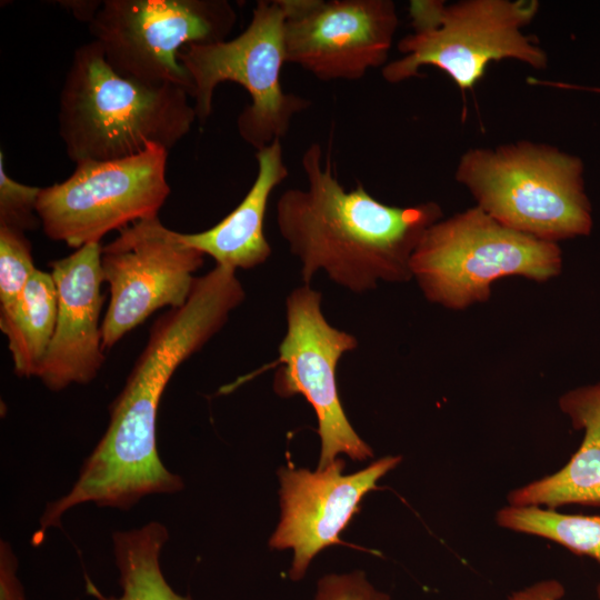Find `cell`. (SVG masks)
<instances>
[{
	"instance_id": "6da1fadb",
	"label": "cell",
	"mask_w": 600,
	"mask_h": 600,
	"mask_svg": "<svg viewBox=\"0 0 600 600\" xmlns=\"http://www.w3.org/2000/svg\"><path fill=\"white\" fill-rule=\"evenodd\" d=\"M244 298L236 270L216 264L196 278L182 307L169 309L153 322L144 349L110 404L104 434L71 489L46 507L38 533L60 527L63 514L82 503L129 510L144 497L172 494L184 488L182 478L159 457L160 400L177 368L223 328Z\"/></svg>"
},
{
	"instance_id": "7a4b0ae2",
	"label": "cell",
	"mask_w": 600,
	"mask_h": 600,
	"mask_svg": "<svg viewBox=\"0 0 600 600\" xmlns=\"http://www.w3.org/2000/svg\"><path fill=\"white\" fill-rule=\"evenodd\" d=\"M301 164L307 187L286 190L276 211L278 230L301 262L303 283L321 270L354 293L374 290L380 281H410L412 254L442 219L441 207L434 201L389 206L360 182L346 190L317 142L307 147Z\"/></svg>"
},
{
	"instance_id": "3957f363",
	"label": "cell",
	"mask_w": 600,
	"mask_h": 600,
	"mask_svg": "<svg viewBox=\"0 0 600 600\" xmlns=\"http://www.w3.org/2000/svg\"><path fill=\"white\" fill-rule=\"evenodd\" d=\"M190 98L184 88L172 83L121 76L91 40L74 50L64 77L59 136L76 164L132 157L150 144L170 151L197 120Z\"/></svg>"
},
{
	"instance_id": "277c9868",
	"label": "cell",
	"mask_w": 600,
	"mask_h": 600,
	"mask_svg": "<svg viewBox=\"0 0 600 600\" xmlns=\"http://www.w3.org/2000/svg\"><path fill=\"white\" fill-rule=\"evenodd\" d=\"M582 174L580 158L526 140L469 149L456 169L477 207L512 230L554 243L592 229Z\"/></svg>"
},
{
	"instance_id": "5b68a950",
	"label": "cell",
	"mask_w": 600,
	"mask_h": 600,
	"mask_svg": "<svg viewBox=\"0 0 600 600\" xmlns=\"http://www.w3.org/2000/svg\"><path fill=\"white\" fill-rule=\"evenodd\" d=\"M538 9L536 0L411 1L412 31L398 42L401 57L387 62L382 77L399 83L421 76L420 68L430 66L466 91L493 61L513 59L544 69L547 53L523 33Z\"/></svg>"
},
{
	"instance_id": "8992f818",
	"label": "cell",
	"mask_w": 600,
	"mask_h": 600,
	"mask_svg": "<svg viewBox=\"0 0 600 600\" xmlns=\"http://www.w3.org/2000/svg\"><path fill=\"white\" fill-rule=\"evenodd\" d=\"M424 298L450 310L490 299L506 277L544 282L560 274L558 243L512 230L474 206L433 223L410 262Z\"/></svg>"
},
{
	"instance_id": "52a82bcc",
	"label": "cell",
	"mask_w": 600,
	"mask_h": 600,
	"mask_svg": "<svg viewBox=\"0 0 600 600\" xmlns=\"http://www.w3.org/2000/svg\"><path fill=\"white\" fill-rule=\"evenodd\" d=\"M286 0H260L248 27L233 39L186 46L178 54L188 72L197 120L212 112L216 88L234 82L250 96L237 118L239 136L257 151L281 140L292 119L310 106L301 96L283 90L281 73L287 63Z\"/></svg>"
},
{
	"instance_id": "ba28073f",
	"label": "cell",
	"mask_w": 600,
	"mask_h": 600,
	"mask_svg": "<svg viewBox=\"0 0 600 600\" xmlns=\"http://www.w3.org/2000/svg\"><path fill=\"white\" fill-rule=\"evenodd\" d=\"M237 18L227 0H103L88 26L118 73L146 83H172L191 97L179 52L189 44L227 40Z\"/></svg>"
},
{
	"instance_id": "9c48e42d",
	"label": "cell",
	"mask_w": 600,
	"mask_h": 600,
	"mask_svg": "<svg viewBox=\"0 0 600 600\" xmlns=\"http://www.w3.org/2000/svg\"><path fill=\"white\" fill-rule=\"evenodd\" d=\"M168 153L150 144L132 157L77 163L69 178L41 188L37 213L46 236L79 249L158 216L171 192Z\"/></svg>"
},
{
	"instance_id": "30bf717a",
	"label": "cell",
	"mask_w": 600,
	"mask_h": 600,
	"mask_svg": "<svg viewBox=\"0 0 600 600\" xmlns=\"http://www.w3.org/2000/svg\"><path fill=\"white\" fill-rule=\"evenodd\" d=\"M321 300V292L309 284L292 290L286 301L287 332L278 359L222 388L227 393L257 373L280 366L273 380L276 393L282 398L301 394L316 412L321 439L318 469L334 462L339 453L357 461L373 456L349 422L337 386V366L344 353L358 347V340L327 321Z\"/></svg>"
},
{
	"instance_id": "8fae6325",
	"label": "cell",
	"mask_w": 600,
	"mask_h": 600,
	"mask_svg": "<svg viewBox=\"0 0 600 600\" xmlns=\"http://www.w3.org/2000/svg\"><path fill=\"white\" fill-rule=\"evenodd\" d=\"M204 254L186 244L180 232L158 216L119 230L101 248V271L110 299L101 322L102 347L112 348L153 312L182 307L193 288Z\"/></svg>"
},
{
	"instance_id": "7c38bea8",
	"label": "cell",
	"mask_w": 600,
	"mask_h": 600,
	"mask_svg": "<svg viewBox=\"0 0 600 600\" xmlns=\"http://www.w3.org/2000/svg\"><path fill=\"white\" fill-rule=\"evenodd\" d=\"M287 63L322 81L384 67L399 24L390 0H286Z\"/></svg>"
},
{
	"instance_id": "4fadbf2b",
	"label": "cell",
	"mask_w": 600,
	"mask_h": 600,
	"mask_svg": "<svg viewBox=\"0 0 600 600\" xmlns=\"http://www.w3.org/2000/svg\"><path fill=\"white\" fill-rule=\"evenodd\" d=\"M400 461L399 456H387L352 474H342L341 459L316 471L291 466L279 470L281 517L269 543L293 550L291 580H301L312 559L339 542L364 496Z\"/></svg>"
},
{
	"instance_id": "5bb4252c",
	"label": "cell",
	"mask_w": 600,
	"mask_h": 600,
	"mask_svg": "<svg viewBox=\"0 0 600 600\" xmlns=\"http://www.w3.org/2000/svg\"><path fill=\"white\" fill-rule=\"evenodd\" d=\"M101 248L100 242L89 243L50 262L58 294L57 320L37 378L51 391L91 382L104 362Z\"/></svg>"
},
{
	"instance_id": "9a60e30c",
	"label": "cell",
	"mask_w": 600,
	"mask_h": 600,
	"mask_svg": "<svg viewBox=\"0 0 600 600\" xmlns=\"http://www.w3.org/2000/svg\"><path fill=\"white\" fill-rule=\"evenodd\" d=\"M558 404L572 427L583 430L582 441L561 469L511 490L507 497L510 506L600 507V382L567 391Z\"/></svg>"
},
{
	"instance_id": "2e32d148",
	"label": "cell",
	"mask_w": 600,
	"mask_h": 600,
	"mask_svg": "<svg viewBox=\"0 0 600 600\" xmlns=\"http://www.w3.org/2000/svg\"><path fill=\"white\" fill-rule=\"evenodd\" d=\"M258 171L241 202L213 227L197 233H180L189 247L213 258L216 264L252 269L271 256L264 219L272 191L288 177L281 140L256 152Z\"/></svg>"
},
{
	"instance_id": "e0dca14e",
	"label": "cell",
	"mask_w": 600,
	"mask_h": 600,
	"mask_svg": "<svg viewBox=\"0 0 600 600\" xmlns=\"http://www.w3.org/2000/svg\"><path fill=\"white\" fill-rule=\"evenodd\" d=\"M57 309L53 278L38 269L16 301L0 308V329L17 376L37 377L54 332Z\"/></svg>"
},
{
	"instance_id": "ac0fdd59",
	"label": "cell",
	"mask_w": 600,
	"mask_h": 600,
	"mask_svg": "<svg viewBox=\"0 0 600 600\" xmlns=\"http://www.w3.org/2000/svg\"><path fill=\"white\" fill-rule=\"evenodd\" d=\"M168 540L169 531L159 521L114 531L112 549L122 593L120 597L103 594L86 574L88 594L96 600H192L177 593L161 571L160 554Z\"/></svg>"
},
{
	"instance_id": "d6986e66",
	"label": "cell",
	"mask_w": 600,
	"mask_h": 600,
	"mask_svg": "<svg viewBox=\"0 0 600 600\" xmlns=\"http://www.w3.org/2000/svg\"><path fill=\"white\" fill-rule=\"evenodd\" d=\"M496 522L499 527L514 532L548 539L576 554L600 562V516L508 504L497 511ZM596 592L600 600V584Z\"/></svg>"
},
{
	"instance_id": "ffe728a7",
	"label": "cell",
	"mask_w": 600,
	"mask_h": 600,
	"mask_svg": "<svg viewBox=\"0 0 600 600\" xmlns=\"http://www.w3.org/2000/svg\"><path fill=\"white\" fill-rule=\"evenodd\" d=\"M36 271L24 232L0 226V308L16 301Z\"/></svg>"
},
{
	"instance_id": "44dd1931",
	"label": "cell",
	"mask_w": 600,
	"mask_h": 600,
	"mask_svg": "<svg viewBox=\"0 0 600 600\" xmlns=\"http://www.w3.org/2000/svg\"><path fill=\"white\" fill-rule=\"evenodd\" d=\"M4 154L0 152V226L27 231L40 223L37 202L41 188L16 181L8 176Z\"/></svg>"
},
{
	"instance_id": "7402d4cb",
	"label": "cell",
	"mask_w": 600,
	"mask_h": 600,
	"mask_svg": "<svg viewBox=\"0 0 600 600\" xmlns=\"http://www.w3.org/2000/svg\"><path fill=\"white\" fill-rule=\"evenodd\" d=\"M314 600H390L377 590L361 571L323 576L317 584Z\"/></svg>"
},
{
	"instance_id": "603a6c76",
	"label": "cell",
	"mask_w": 600,
	"mask_h": 600,
	"mask_svg": "<svg viewBox=\"0 0 600 600\" xmlns=\"http://www.w3.org/2000/svg\"><path fill=\"white\" fill-rule=\"evenodd\" d=\"M18 559L9 542H0V600H27L18 576Z\"/></svg>"
},
{
	"instance_id": "cb8c5ba5",
	"label": "cell",
	"mask_w": 600,
	"mask_h": 600,
	"mask_svg": "<svg viewBox=\"0 0 600 600\" xmlns=\"http://www.w3.org/2000/svg\"><path fill=\"white\" fill-rule=\"evenodd\" d=\"M563 596V586L556 579H547L513 591L507 600H562Z\"/></svg>"
},
{
	"instance_id": "d4e9b609",
	"label": "cell",
	"mask_w": 600,
	"mask_h": 600,
	"mask_svg": "<svg viewBox=\"0 0 600 600\" xmlns=\"http://www.w3.org/2000/svg\"><path fill=\"white\" fill-rule=\"evenodd\" d=\"M67 8L76 16L77 19L82 20L89 24L98 11L101 1H67L64 2Z\"/></svg>"
},
{
	"instance_id": "484cf974",
	"label": "cell",
	"mask_w": 600,
	"mask_h": 600,
	"mask_svg": "<svg viewBox=\"0 0 600 600\" xmlns=\"http://www.w3.org/2000/svg\"><path fill=\"white\" fill-rule=\"evenodd\" d=\"M583 89H588V88H583ZM588 90H592V91H597V92H600V88H594V89H588Z\"/></svg>"
}]
</instances>
